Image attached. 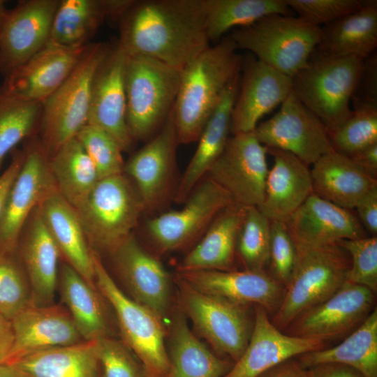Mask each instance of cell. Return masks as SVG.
I'll use <instances>...</instances> for the list:
<instances>
[{
    "mask_svg": "<svg viewBox=\"0 0 377 377\" xmlns=\"http://www.w3.org/2000/svg\"><path fill=\"white\" fill-rule=\"evenodd\" d=\"M270 221L257 207H248L239 231L236 255L243 269L264 272L268 265Z\"/></svg>",
    "mask_w": 377,
    "mask_h": 377,
    "instance_id": "60d3db41",
    "label": "cell"
},
{
    "mask_svg": "<svg viewBox=\"0 0 377 377\" xmlns=\"http://www.w3.org/2000/svg\"><path fill=\"white\" fill-rule=\"evenodd\" d=\"M208 39L217 43L232 28L254 23L272 14L293 15L285 0H204Z\"/></svg>",
    "mask_w": 377,
    "mask_h": 377,
    "instance_id": "f35d334b",
    "label": "cell"
},
{
    "mask_svg": "<svg viewBox=\"0 0 377 377\" xmlns=\"http://www.w3.org/2000/svg\"><path fill=\"white\" fill-rule=\"evenodd\" d=\"M232 109V134L253 132L259 120L280 105L292 91V77L257 59L243 58Z\"/></svg>",
    "mask_w": 377,
    "mask_h": 377,
    "instance_id": "d6986e66",
    "label": "cell"
},
{
    "mask_svg": "<svg viewBox=\"0 0 377 377\" xmlns=\"http://www.w3.org/2000/svg\"><path fill=\"white\" fill-rule=\"evenodd\" d=\"M309 377H364L355 369L338 363H325L306 369Z\"/></svg>",
    "mask_w": 377,
    "mask_h": 377,
    "instance_id": "f5cc1de1",
    "label": "cell"
},
{
    "mask_svg": "<svg viewBox=\"0 0 377 377\" xmlns=\"http://www.w3.org/2000/svg\"><path fill=\"white\" fill-rule=\"evenodd\" d=\"M128 55L117 43L94 75L90 94L87 124L108 133L123 151L133 145L126 123L124 74Z\"/></svg>",
    "mask_w": 377,
    "mask_h": 377,
    "instance_id": "ac0fdd59",
    "label": "cell"
},
{
    "mask_svg": "<svg viewBox=\"0 0 377 377\" xmlns=\"http://www.w3.org/2000/svg\"><path fill=\"white\" fill-rule=\"evenodd\" d=\"M14 343L7 364L29 354L84 341L66 309L31 302L11 320Z\"/></svg>",
    "mask_w": 377,
    "mask_h": 377,
    "instance_id": "cb8c5ba5",
    "label": "cell"
},
{
    "mask_svg": "<svg viewBox=\"0 0 377 377\" xmlns=\"http://www.w3.org/2000/svg\"><path fill=\"white\" fill-rule=\"evenodd\" d=\"M110 255L131 298L163 319L170 305V279L162 263L133 233Z\"/></svg>",
    "mask_w": 377,
    "mask_h": 377,
    "instance_id": "7402d4cb",
    "label": "cell"
},
{
    "mask_svg": "<svg viewBox=\"0 0 377 377\" xmlns=\"http://www.w3.org/2000/svg\"><path fill=\"white\" fill-rule=\"evenodd\" d=\"M96 344L102 377H147L142 364L124 342L107 336L97 339Z\"/></svg>",
    "mask_w": 377,
    "mask_h": 377,
    "instance_id": "bcb514c9",
    "label": "cell"
},
{
    "mask_svg": "<svg viewBox=\"0 0 377 377\" xmlns=\"http://www.w3.org/2000/svg\"><path fill=\"white\" fill-rule=\"evenodd\" d=\"M246 208L232 203L221 211L181 260L177 271L235 269L237 240Z\"/></svg>",
    "mask_w": 377,
    "mask_h": 377,
    "instance_id": "1f68e13d",
    "label": "cell"
},
{
    "mask_svg": "<svg viewBox=\"0 0 377 377\" xmlns=\"http://www.w3.org/2000/svg\"><path fill=\"white\" fill-rule=\"evenodd\" d=\"M334 151L350 157L377 143V105L357 103L337 129L328 133Z\"/></svg>",
    "mask_w": 377,
    "mask_h": 377,
    "instance_id": "b9f144b4",
    "label": "cell"
},
{
    "mask_svg": "<svg viewBox=\"0 0 377 377\" xmlns=\"http://www.w3.org/2000/svg\"><path fill=\"white\" fill-rule=\"evenodd\" d=\"M349 158L364 172L377 179V143L364 149Z\"/></svg>",
    "mask_w": 377,
    "mask_h": 377,
    "instance_id": "11a10c76",
    "label": "cell"
},
{
    "mask_svg": "<svg viewBox=\"0 0 377 377\" xmlns=\"http://www.w3.org/2000/svg\"><path fill=\"white\" fill-rule=\"evenodd\" d=\"M375 295L367 287L346 281L329 298L300 314L283 332L323 342L341 338L374 309Z\"/></svg>",
    "mask_w": 377,
    "mask_h": 377,
    "instance_id": "9a60e30c",
    "label": "cell"
},
{
    "mask_svg": "<svg viewBox=\"0 0 377 377\" xmlns=\"http://www.w3.org/2000/svg\"><path fill=\"white\" fill-rule=\"evenodd\" d=\"M17 251L29 282L32 302L40 306L52 304L61 253L38 207L23 228Z\"/></svg>",
    "mask_w": 377,
    "mask_h": 377,
    "instance_id": "484cf974",
    "label": "cell"
},
{
    "mask_svg": "<svg viewBox=\"0 0 377 377\" xmlns=\"http://www.w3.org/2000/svg\"><path fill=\"white\" fill-rule=\"evenodd\" d=\"M24 160V149L15 150L8 168L0 175V219L10 188Z\"/></svg>",
    "mask_w": 377,
    "mask_h": 377,
    "instance_id": "816d5d0a",
    "label": "cell"
},
{
    "mask_svg": "<svg viewBox=\"0 0 377 377\" xmlns=\"http://www.w3.org/2000/svg\"><path fill=\"white\" fill-rule=\"evenodd\" d=\"M31 302L29 282L17 251L0 253V313L11 320Z\"/></svg>",
    "mask_w": 377,
    "mask_h": 377,
    "instance_id": "7bdbcfd3",
    "label": "cell"
},
{
    "mask_svg": "<svg viewBox=\"0 0 377 377\" xmlns=\"http://www.w3.org/2000/svg\"><path fill=\"white\" fill-rule=\"evenodd\" d=\"M363 64L357 57L331 55L316 48L292 77V92L321 121L328 133L351 115L350 103Z\"/></svg>",
    "mask_w": 377,
    "mask_h": 377,
    "instance_id": "3957f363",
    "label": "cell"
},
{
    "mask_svg": "<svg viewBox=\"0 0 377 377\" xmlns=\"http://www.w3.org/2000/svg\"><path fill=\"white\" fill-rule=\"evenodd\" d=\"M0 377H28L21 370L12 364H0Z\"/></svg>",
    "mask_w": 377,
    "mask_h": 377,
    "instance_id": "6f0895ef",
    "label": "cell"
},
{
    "mask_svg": "<svg viewBox=\"0 0 377 377\" xmlns=\"http://www.w3.org/2000/svg\"><path fill=\"white\" fill-rule=\"evenodd\" d=\"M285 224L293 239L310 245H330L343 239L367 237L358 218L350 209L313 193Z\"/></svg>",
    "mask_w": 377,
    "mask_h": 377,
    "instance_id": "d4e9b609",
    "label": "cell"
},
{
    "mask_svg": "<svg viewBox=\"0 0 377 377\" xmlns=\"http://www.w3.org/2000/svg\"><path fill=\"white\" fill-rule=\"evenodd\" d=\"M61 256L89 285L96 287L93 250L76 209L59 193L52 192L38 206Z\"/></svg>",
    "mask_w": 377,
    "mask_h": 377,
    "instance_id": "83f0119b",
    "label": "cell"
},
{
    "mask_svg": "<svg viewBox=\"0 0 377 377\" xmlns=\"http://www.w3.org/2000/svg\"><path fill=\"white\" fill-rule=\"evenodd\" d=\"M229 37L237 49L290 77L304 67L321 39L320 27L293 15L272 14L235 29Z\"/></svg>",
    "mask_w": 377,
    "mask_h": 377,
    "instance_id": "8992f818",
    "label": "cell"
},
{
    "mask_svg": "<svg viewBox=\"0 0 377 377\" xmlns=\"http://www.w3.org/2000/svg\"><path fill=\"white\" fill-rule=\"evenodd\" d=\"M166 377H223L233 364L217 357L189 329L179 309L171 320Z\"/></svg>",
    "mask_w": 377,
    "mask_h": 377,
    "instance_id": "d6a6232c",
    "label": "cell"
},
{
    "mask_svg": "<svg viewBox=\"0 0 377 377\" xmlns=\"http://www.w3.org/2000/svg\"><path fill=\"white\" fill-rule=\"evenodd\" d=\"M111 47L90 43L69 76L43 102L38 138L49 158L87 124L92 81Z\"/></svg>",
    "mask_w": 377,
    "mask_h": 377,
    "instance_id": "5b68a950",
    "label": "cell"
},
{
    "mask_svg": "<svg viewBox=\"0 0 377 377\" xmlns=\"http://www.w3.org/2000/svg\"><path fill=\"white\" fill-rule=\"evenodd\" d=\"M267 154V147L253 132L232 134L205 177L223 188L234 203L258 207L265 195Z\"/></svg>",
    "mask_w": 377,
    "mask_h": 377,
    "instance_id": "4fadbf2b",
    "label": "cell"
},
{
    "mask_svg": "<svg viewBox=\"0 0 377 377\" xmlns=\"http://www.w3.org/2000/svg\"><path fill=\"white\" fill-rule=\"evenodd\" d=\"M75 138L92 161L99 179L124 173L123 151L105 131L87 124Z\"/></svg>",
    "mask_w": 377,
    "mask_h": 377,
    "instance_id": "ee69618b",
    "label": "cell"
},
{
    "mask_svg": "<svg viewBox=\"0 0 377 377\" xmlns=\"http://www.w3.org/2000/svg\"><path fill=\"white\" fill-rule=\"evenodd\" d=\"M14 343L11 320L0 313V364H6Z\"/></svg>",
    "mask_w": 377,
    "mask_h": 377,
    "instance_id": "9f6ffc18",
    "label": "cell"
},
{
    "mask_svg": "<svg viewBox=\"0 0 377 377\" xmlns=\"http://www.w3.org/2000/svg\"><path fill=\"white\" fill-rule=\"evenodd\" d=\"M297 260L295 242L285 223L270 221L269 273L285 288L288 286Z\"/></svg>",
    "mask_w": 377,
    "mask_h": 377,
    "instance_id": "7dc6e473",
    "label": "cell"
},
{
    "mask_svg": "<svg viewBox=\"0 0 377 377\" xmlns=\"http://www.w3.org/2000/svg\"><path fill=\"white\" fill-rule=\"evenodd\" d=\"M177 278L201 293L246 307L259 306L268 313L276 312L285 293L267 271H177Z\"/></svg>",
    "mask_w": 377,
    "mask_h": 377,
    "instance_id": "ffe728a7",
    "label": "cell"
},
{
    "mask_svg": "<svg viewBox=\"0 0 377 377\" xmlns=\"http://www.w3.org/2000/svg\"><path fill=\"white\" fill-rule=\"evenodd\" d=\"M229 37L209 46L181 70L173 115L179 144L198 138L227 87L241 73L243 57Z\"/></svg>",
    "mask_w": 377,
    "mask_h": 377,
    "instance_id": "7a4b0ae2",
    "label": "cell"
},
{
    "mask_svg": "<svg viewBox=\"0 0 377 377\" xmlns=\"http://www.w3.org/2000/svg\"><path fill=\"white\" fill-rule=\"evenodd\" d=\"M11 364L28 377H98L100 369L96 340L39 350Z\"/></svg>",
    "mask_w": 377,
    "mask_h": 377,
    "instance_id": "e575fe53",
    "label": "cell"
},
{
    "mask_svg": "<svg viewBox=\"0 0 377 377\" xmlns=\"http://www.w3.org/2000/svg\"><path fill=\"white\" fill-rule=\"evenodd\" d=\"M182 313L219 354L234 362L244 353L252 330L246 306L201 293L177 278Z\"/></svg>",
    "mask_w": 377,
    "mask_h": 377,
    "instance_id": "30bf717a",
    "label": "cell"
},
{
    "mask_svg": "<svg viewBox=\"0 0 377 377\" xmlns=\"http://www.w3.org/2000/svg\"><path fill=\"white\" fill-rule=\"evenodd\" d=\"M350 260L346 281L377 291V237L343 239L337 242Z\"/></svg>",
    "mask_w": 377,
    "mask_h": 377,
    "instance_id": "f6af8a7d",
    "label": "cell"
},
{
    "mask_svg": "<svg viewBox=\"0 0 377 377\" xmlns=\"http://www.w3.org/2000/svg\"><path fill=\"white\" fill-rule=\"evenodd\" d=\"M49 166L59 193L75 209L84 201L100 179L92 161L75 137L49 158Z\"/></svg>",
    "mask_w": 377,
    "mask_h": 377,
    "instance_id": "74e56055",
    "label": "cell"
},
{
    "mask_svg": "<svg viewBox=\"0 0 377 377\" xmlns=\"http://www.w3.org/2000/svg\"><path fill=\"white\" fill-rule=\"evenodd\" d=\"M258 377H309L306 369L295 358L288 360L264 372Z\"/></svg>",
    "mask_w": 377,
    "mask_h": 377,
    "instance_id": "db71d44e",
    "label": "cell"
},
{
    "mask_svg": "<svg viewBox=\"0 0 377 377\" xmlns=\"http://www.w3.org/2000/svg\"><path fill=\"white\" fill-rule=\"evenodd\" d=\"M89 44L64 47L47 43L6 76L2 87L21 99L43 103L69 76Z\"/></svg>",
    "mask_w": 377,
    "mask_h": 377,
    "instance_id": "603a6c76",
    "label": "cell"
},
{
    "mask_svg": "<svg viewBox=\"0 0 377 377\" xmlns=\"http://www.w3.org/2000/svg\"><path fill=\"white\" fill-rule=\"evenodd\" d=\"M312 165L313 193L341 207L355 209L367 193L377 187L376 178L335 151L323 155Z\"/></svg>",
    "mask_w": 377,
    "mask_h": 377,
    "instance_id": "4dcf8cb0",
    "label": "cell"
},
{
    "mask_svg": "<svg viewBox=\"0 0 377 377\" xmlns=\"http://www.w3.org/2000/svg\"><path fill=\"white\" fill-rule=\"evenodd\" d=\"M75 209L90 248L110 255L133 233L144 207L123 173L100 179Z\"/></svg>",
    "mask_w": 377,
    "mask_h": 377,
    "instance_id": "52a82bcc",
    "label": "cell"
},
{
    "mask_svg": "<svg viewBox=\"0 0 377 377\" xmlns=\"http://www.w3.org/2000/svg\"><path fill=\"white\" fill-rule=\"evenodd\" d=\"M369 0H285L297 16L318 27L329 24L364 7Z\"/></svg>",
    "mask_w": 377,
    "mask_h": 377,
    "instance_id": "c3c4849f",
    "label": "cell"
},
{
    "mask_svg": "<svg viewBox=\"0 0 377 377\" xmlns=\"http://www.w3.org/2000/svg\"><path fill=\"white\" fill-rule=\"evenodd\" d=\"M118 43L182 70L209 46L204 0H134L119 20Z\"/></svg>",
    "mask_w": 377,
    "mask_h": 377,
    "instance_id": "6da1fadb",
    "label": "cell"
},
{
    "mask_svg": "<svg viewBox=\"0 0 377 377\" xmlns=\"http://www.w3.org/2000/svg\"><path fill=\"white\" fill-rule=\"evenodd\" d=\"M134 0H59L47 43L64 47L89 43L106 19L118 20Z\"/></svg>",
    "mask_w": 377,
    "mask_h": 377,
    "instance_id": "f546056e",
    "label": "cell"
},
{
    "mask_svg": "<svg viewBox=\"0 0 377 377\" xmlns=\"http://www.w3.org/2000/svg\"><path fill=\"white\" fill-rule=\"evenodd\" d=\"M60 289L66 309L84 341L108 336L106 311L96 287L66 264L61 269Z\"/></svg>",
    "mask_w": 377,
    "mask_h": 377,
    "instance_id": "8d00e7d4",
    "label": "cell"
},
{
    "mask_svg": "<svg viewBox=\"0 0 377 377\" xmlns=\"http://www.w3.org/2000/svg\"><path fill=\"white\" fill-rule=\"evenodd\" d=\"M293 241L296 263L271 319L283 332L300 314L336 293L346 283L350 265L349 255L337 244L316 246Z\"/></svg>",
    "mask_w": 377,
    "mask_h": 377,
    "instance_id": "277c9868",
    "label": "cell"
},
{
    "mask_svg": "<svg viewBox=\"0 0 377 377\" xmlns=\"http://www.w3.org/2000/svg\"><path fill=\"white\" fill-rule=\"evenodd\" d=\"M42 103L17 98L0 86V170L7 154L38 130Z\"/></svg>",
    "mask_w": 377,
    "mask_h": 377,
    "instance_id": "ab89813d",
    "label": "cell"
},
{
    "mask_svg": "<svg viewBox=\"0 0 377 377\" xmlns=\"http://www.w3.org/2000/svg\"><path fill=\"white\" fill-rule=\"evenodd\" d=\"M297 360L305 369L325 363L350 367L364 377H377V309L338 345L304 353Z\"/></svg>",
    "mask_w": 377,
    "mask_h": 377,
    "instance_id": "d590c367",
    "label": "cell"
},
{
    "mask_svg": "<svg viewBox=\"0 0 377 377\" xmlns=\"http://www.w3.org/2000/svg\"><path fill=\"white\" fill-rule=\"evenodd\" d=\"M267 148L288 151L307 165L334 151L321 121L291 91L269 119L253 131Z\"/></svg>",
    "mask_w": 377,
    "mask_h": 377,
    "instance_id": "5bb4252c",
    "label": "cell"
},
{
    "mask_svg": "<svg viewBox=\"0 0 377 377\" xmlns=\"http://www.w3.org/2000/svg\"><path fill=\"white\" fill-rule=\"evenodd\" d=\"M181 70L143 56H128L124 74L126 123L133 140L150 139L173 110Z\"/></svg>",
    "mask_w": 377,
    "mask_h": 377,
    "instance_id": "ba28073f",
    "label": "cell"
},
{
    "mask_svg": "<svg viewBox=\"0 0 377 377\" xmlns=\"http://www.w3.org/2000/svg\"><path fill=\"white\" fill-rule=\"evenodd\" d=\"M184 206L148 219L146 232L156 249L168 253L183 249L202 237L217 215L234 203L219 185L205 177Z\"/></svg>",
    "mask_w": 377,
    "mask_h": 377,
    "instance_id": "8fae6325",
    "label": "cell"
},
{
    "mask_svg": "<svg viewBox=\"0 0 377 377\" xmlns=\"http://www.w3.org/2000/svg\"><path fill=\"white\" fill-rule=\"evenodd\" d=\"M59 0H23L8 9L0 30V73L5 77L48 42Z\"/></svg>",
    "mask_w": 377,
    "mask_h": 377,
    "instance_id": "e0dca14e",
    "label": "cell"
},
{
    "mask_svg": "<svg viewBox=\"0 0 377 377\" xmlns=\"http://www.w3.org/2000/svg\"><path fill=\"white\" fill-rule=\"evenodd\" d=\"M351 101L377 105V57L376 52L364 59L363 68Z\"/></svg>",
    "mask_w": 377,
    "mask_h": 377,
    "instance_id": "681fc988",
    "label": "cell"
},
{
    "mask_svg": "<svg viewBox=\"0 0 377 377\" xmlns=\"http://www.w3.org/2000/svg\"><path fill=\"white\" fill-rule=\"evenodd\" d=\"M178 144L172 110L159 131L125 163L124 173L134 184L144 212L159 208L170 195Z\"/></svg>",
    "mask_w": 377,
    "mask_h": 377,
    "instance_id": "2e32d148",
    "label": "cell"
},
{
    "mask_svg": "<svg viewBox=\"0 0 377 377\" xmlns=\"http://www.w3.org/2000/svg\"><path fill=\"white\" fill-rule=\"evenodd\" d=\"M7 10L5 1L0 0V30Z\"/></svg>",
    "mask_w": 377,
    "mask_h": 377,
    "instance_id": "680465c9",
    "label": "cell"
},
{
    "mask_svg": "<svg viewBox=\"0 0 377 377\" xmlns=\"http://www.w3.org/2000/svg\"><path fill=\"white\" fill-rule=\"evenodd\" d=\"M321 39L317 47L334 56H354L365 59L377 47V1L352 13L320 27Z\"/></svg>",
    "mask_w": 377,
    "mask_h": 377,
    "instance_id": "836d02e7",
    "label": "cell"
},
{
    "mask_svg": "<svg viewBox=\"0 0 377 377\" xmlns=\"http://www.w3.org/2000/svg\"><path fill=\"white\" fill-rule=\"evenodd\" d=\"M358 219L371 236L377 235V187L367 193L355 207Z\"/></svg>",
    "mask_w": 377,
    "mask_h": 377,
    "instance_id": "f907efd6",
    "label": "cell"
},
{
    "mask_svg": "<svg viewBox=\"0 0 377 377\" xmlns=\"http://www.w3.org/2000/svg\"><path fill=\"white\" fill-rule=\"evenodd\" d=\"M96 286L113 309L124 343L142 364L147 377H166L170 368L163 318L126 295L93 251Z\"/></svg>",
    "mask_w": 377,
    "mask_h": 377,
    "instance_id": "9c48e42d",
    "label": "cell"
},
{
    "mask_svg": "<svg viewBox=\"0 0 377 377\" xmlns=\"http://www.w3.org/2000/svg\"><path fill=\"white\" fill-rule=\"evenodd\" d=\"M24 160L6 198L0 219V253L17 251L23 228L33 211L57 190L38 138L26 144Z\"/></svg>",
    "mask_w": 377,
    "mask_h": 377,
    "instance_id": "7c38bea8",
    "label": "cell"
},
{
    "mask_svg": "<svg viewBox=\"0 0 377 377\" xmlns=\"http://www.w3.org/2000/svg\"><path fill=\"white\" fill-rule=\"evenodd\" d=\"M239 80L240 75L227 87L203 128L197 149L175 188L174 200L177 202L186 201L223 151L231 133L232 113Z\"/></svg>",
    "mask_w": 377,
    "mask_h": 377,
    "instance_id": "f1b7e54d",
    "label": "cell"
},
{
    "mask_svg": "<svg viewBox=\"0 0 377 377\" xmlns=\"http://www.w3.org/2000/svg\"><path fill=\"white\" fill-rule=\"evenodd\" d=\"M323 341L289 335L279 330L263 307H255L248 344L223 377H258L272 367L304 353L325 348Z\"/></svg>",
    "mask_w": 377,
    "mask_h": 377,
    "instance_id": "44dd1931",
    "label": "cell"
},
{
    "mask_svg": "<svg viewBox=\"0 0 377 377\" xmlns=\"http://www.w3.org/2000/svg\"><path fill=\"white\" fill-rule=\"evenodd\" d=\"M274 163L268 170L264 199L258 209L270 221L285 223L313 193L309 165L293 154L267 148Z\"/></svg>",
    "mask_w": 377,
    "mask_h": 377,
    "instance_id": "4316f807",
    "label": "cell"
}]
</instances>
